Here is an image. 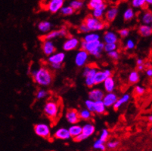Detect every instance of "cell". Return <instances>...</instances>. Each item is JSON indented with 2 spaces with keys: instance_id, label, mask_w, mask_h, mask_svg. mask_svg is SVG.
I'll return each mask as SVG.
<instances>
[{
  "instance_id": "ac0fdd59",
  "label": "cell",
  "mask_w": 152,
  "mask_h": 151,
  "mask_svg": "<svg viewBox=\"0 0 152 151\" xmlns=\"http://www.w3.org/2000/svg\"><path fill=\"white\" fill-rule=\"evenodd\" d=\"M54 138L58 140H62V141H67L71 138L70 131L68 128H59L55 131L53 135Z\"/></svg>"
},
{
  "instance_id": "816d5d0a",
  "label": "cell",
  "mask_w": 152,
  "mask_h": 151,
  "mask_svg": "<svg viewBox=\"0 0 152 151\" xmlns=\"http://www.w3.org/2000/svg\"><path fill=\"white\" fill-rule=\"evenodd\" d=\"M146 75H147V77H152V68L151 67H149L145 71Z\"/></svg>"
},
{
  "instance_id": "6da1fadb",
  "label": "cell",
  "mask_w": 152,
  "mask_h": 151,
  "mask_svg": "<svg viewBox=\"0 0 152 151\" xmlns=\"http://www.w3.org/2000/svg\"><path fill=\"white\" fill-rule=\"evenodd\" d=\"M30 75L34 82L42 87L49 86L54 80L53 72L45 65L32 70Z\"/></svg>"
},
{
  "instance_id": "8fae6325",
  "label": "cell",
  "mask_w": 152,
  "mask_h": 151,
  "mask_svg": "<svg viewBox=\"0 0 152 151\" xmlns=\"http://www.w3.org/2000/svg\"><path fill=\"white\" fill-rule=\"evenodd\" d=\"M65 119L67 123L70 124H78V123L80 121V115H79V111L77 109H73L70 108L67 110L65 113Z\"/></svg>"
},
{
  "instance_id": "9a60e30c",
  "label": "cell",
  "mask_w": 152,
  "mask_h": 151,
  "mask_svg": "<svg viewBox=\"0 0 152 151\" xmlns=\"http://www.w3.org/2000/svg\"><path fill=\"white\" fill-rule=\"evenodd\" d=\"M104 95H105L104 91H103L101 88H92L88 93V97H89V99L92 100L94 101H98L103 100Z\"/></svg>"
},
{
  "instance_id": "b9f144b4",
  "label": "cell",
  "mask_w": 152,
  "mask_h": 151,
  "mask_svg": "<svg viewBox=\"0 0 152 151\" xmlns=\"http://www.w3.org/2000/svg\"><path fill=\"white\" fill-rule=\"evenodd\" d=\"M130 34V30L128 28H123L118 31V35L122 39H126L129 36Z\"/></svg>"
},
{
  "instance_id": "11a10c76",
  "label": "cell",
  "mask_w": 152,
  "mask_h": 151,
  "mask_svg": "<svg viewBox=\"0 0 152 151\" xmlns=\"http://www.w3.org/2000/svg\"><path fill=\"white\" fill-rule=\"evenodd\" d=\"M145 2H146V4H147L148 5H152V0H145Z\"/></svg>"
},
{
  "instance_id": "ab89813d",
  "label": "cell",
  "mask_w": 152,
  "mask_h": 151,
  "mask_svg": "<svg viewBox=\"0 0 152 151\" xmlns=\"http://www.w3.org/2000/svg\"><path fill=\"white\" fill-rule=\"evenodd\" d=\"M109 136H110V132H109L108 130H107V128H104V129H102V131H101L99 138L101 141H102L103 142L105 143L106 141L108 140Z\"/></svg>"
},
{
  "instance_id": "d4e9b609",
  "label": "cell",
  "mask_w": 152,
  "mask_h": 151,
  "mask_svg": "<svg viewBox=\"0 0 152 151\" xmlns=\"http://www.w3.org/2000/svg\"><path fill=\"white\" fill-rule=\"evenodd\" d=\"M140 20L143 24L152 26V11L149 9H145L141 15Z\"/></svg>"
},
{
  "instance_id": "cb8c5ba5",
  "label": "cell",
  "mask_w": 152,
  "mask_h": 151,
  "mask_svg": "<svg viewBox=\"0 0 152 151\" xmlns=\"http://www.w3.org/2000/svg\"><path fill=\"white\" fill-rule=\"evenodd\" d=\"M138 33L142 37H148L152 35V26L147 24L139 25L138 28Z\"/></svg>"
},
{
  "instance_id": "3957f363",
  "label": "cell",
  "mask_w": 152,
  "mask_h": 151,
  "mask_svg": "<svg viewBox=\"0 0 152 151\" xmlns=\"http://www.w3.org/2000/svg\"><path fill=\"white\" fill-rule=\"evenodd\" d=\"M83 22L86 24L90 32L102 31L107 26V23L104 20L96 18L92 15H89L86 17Z\"/></svg>"
},
{
  "instance_id": "7c38bea8",
  "label": "cell",
  "mask_w": 152,
  "mask_h": 151,
  "mask_svg": "<svg viewBox=\"0 0 152 151\" xmlns=\"http://www.w3.org/2000/svg\"><path fill=\"white\" fill-rule=\"evenodd\" d=\"M102 43V42L101 40L89 42H84L82 40L80 42V48L86 50L87 52H89V55H91L92 52H95V50H97L100 47Z\"/></svg>"
},
{
  "instance_id": "ba28073f",
  "label": "cell",
  "mask_w": 152,
  "mask_h": 151,
  "mask_svg": "<svg viewBox=\"0 0 152 151\" xmlns=\"http://www.w3.org/2000/svg\"><path fill=\"white\" fill-rule=\"evenodd\" d=\"M67 30L64 27L58 29V30H51L45 35H43L41 37V39H49L53 40L56 38H61V37H66L67 36Z\"/></svg>"
},
{
  "instance_id": "8992f818",
  "label": "cell",
  "mask_w": 152,
  "mask_h": 151,
  "mask_svg": "<svg viewBox=\"0 0 152 151\" xmlns=\"http://www.w3.org/2000/svg\"><path fill=\"white\" fill-rule=\"evenodd\" d=\"M80 42H81L77 37L70 36L64 42L62 48L64 52H71L78 49L79 47H80Z\"/></svg>"
},
{
  "instance_id": "db71d44e",
  "label": "cell",
  "mask_w": 152,
  "mask_h": 151,
  "mask_svg": "<svg viewBox=\"0 0 152 151\" xmlns=\"http://www.w3.org/2000/svg\"><path fill=\"white\" fill-rule=\"evenodd\" d=\"M136 64L137 65L145 64V62H144L143 59H142V58H138L137 60H136Z\"/></svg>"
},
{
  "instance_id": "7402d4cb",
  "label": "cell",
  "mask_w": 152,
  "mask_h": 151,
  "mask_svg": "<svg viewBox=\"0 0 152 151\" xmlns=\"http://www.w3.org/2000/svg\"><path fill=\"white\" fill-rule=\"evenodd\" d=\"M87 7L89 9L92 11L96 8L107 7V5L106 4L105 0H89V2L87 3Z\"/></svg>"
},
{
  "instance_id": "8d00e7d4",
  "label": "cell",
  "mask_w": 152,
  "mask_h": 151,
  "mask_svg": "<svg viewBox=\"0 0 152 151\" xmlns=\"http://www.w3.org/2000/svg\"><path fill=\"white\" fill-rule=\"evenodd\" d=\"M48 95H49V91L44 89V88H40L36 93V98L37 100H42L46 98Z\"/></svg>"
},
{
  "instance_id": "7a4b0ae2",
  "label": "cell",
  "mask_w": 152,
  "mask_h": 151,
  "mask_svg": "<svg viewBox=\"0 0 152 151\" xmlns=\"http://www.w3.org/2000/svg\"><path fill=\"white\" fill-rule=\"evenodd\" d=\"M61 104L58 98H49L43 106V113L51 121H55L59 118L61 113Z\"/></svg>"
},
{
  "instance_id": "9c48e42d",
  "label": "cell",
  "mask_w": 152,
  "mask_h": 151,
  "mask_svg": "<svg viewBox=\"0 0 152 151\" xmlns=\"http://www.w3.org/2000/svg\"><path fill=\"white\" fill-rule=\"evenodd\" d=\"M41 49L45 56L49 57L56 52V47L52 40L42 39L41 44Z\"/></svg>"
},
{
  "instance_id": "4fadbf2b",
  "label": "cell",
  "mask_w": 152,
  "mask_h": 151,
  "mask_svg": "<svg viewBox=\"0 0 152 151\" xmlns=\"http://www.w3.org/2000/svg\"><path fill=\"white\" fill-rule=\"evenodd\" d=\"M112 76V71L110 69H104L103 70H98L95 75V85L103 84L104 80L109 77Z\"/></svg>"
},
{
  "instance_id": "30bf717a",
  "label": "cell",
  "mask_w": 152,
  "mask_h": 151,
  "mask_svg": "<svg viewBox=\"0 0 152 151\" xmlns=\"http://www.w3.org/2000/svg\"><path fill=\"white\" fill-rule=\"evenodd\" d=\"M118 14L119 9L117 6L111 5L110 7H107L105 14H104V20L107 23H112L117 18Z\"/></svg>"
},
{
  "instance_id": "d6986e66",
  "label": "cell",
  "mask_w": 152,
  "mask_h": 151,
  "mask_svg": "<svg viewBox=\"0 0 152 151\" xmlns=\"http://www.w3.org/2000/svg\"><path fill=\"white\" fill-rule=\"evenodd\" d=\"M95 131V126L93 125V123L87 122L83 125V131L82 135H83L86 139L89 138L92 135H94Z\"/></svg>"
},
{
  "instance_id": "484cf974",
  "label": "cell",
  "mask_w": 152,
  "mask_h": 151,
  "mask_svg": "<svg viewBox=\"0 0 152 151\" xmlns=\"http://www.w3.org/2000/svg\"><path fill=\"white\" fill-rule=\"evenodd\" d=\"M68 129L69 131H70V136H71V138L74 139L76 137L79 136V135L82 134L83 126H81L80 125L74 124L71 125L68 128Z\"/></svg>"
},
{
  "instance_id": "c3c4849f",
  "label": "cell",
  "mask_w": 152,
  "mask_h": 151,
  "mask_svg": "<svg viewBox=\"0 0 152 151\" xmlns=\"http://www.w3.org/2000/svg\"><path fill=\"white\" fill-rule=\"evenodd\" d=\"M63 66V63H51L49 64V68L52 70V71H57V70H60Z\"/></svg>"
},
{
  "instance_id": "7dc6e473",
  "label": "cell",
  "mask_w": 152,
  "mask_h": 151,
  "mask_svg": "<svg viewBox=\"0 0 152 151\" xmlns=\"http://www.w3.org/2000/svg\"><path fill=\"white\" fill-rule=\"evenodd\" d=\"M119 144H120V142L117 141H110L107 143V147L110 150L116 149L119 146Z\"/></svg>"
},
{
  "instance_id": "7bdbcfd3",
  "label": "cell",
  "mask_w": 152,
  "mask_h": 151,
  "mask_svg": "<svg viewBox=\"0 0 152 151\" xmlns=\"http://www.w3.org/2000/svg\"><path fill=\"white\" fill-rule=\"evenodd\" d=\"M125 48L127 50H133L135 48V42L132 39H127L125 42Z\"/></svg>"
},
{
  "instance_id": "680465c9",
  "label": "cell",
  "mask_w": 152,
  "mask_h": 151,
  "mask_svg": "<svg viewBox=\"0 0 152 151\" xmlns=\"http://www.w3.org/2000/svg\"><path fill=\"white\" fill-rule=\"evenodd\" d=\"M48 1H49V0H47V1H45V2H48Z\"/></svg>"
},
{
  "instance_id": "ee69618b",
  "label": "cell",
  "mask_w": 152,
  "mask_h": 151,
  "mask_svg": "<svg viewBox=\"0 0 152 151\" xmlns=\"http://www.w3.org/2000/svg\"><path fill=\"white\" fill-rule=\"evenodd\" d=\"M107 56L109 58H110L113 61H118L120 58V53L117 50L113 51V52H110L107 53Z\"/></svg>"
},
{
  "instance_id": "f546056e",
  "label": "cell",
  "mask_w": 152,
  "mask_h": 151,
  "mask_svg": "<svg viewBox=\"0 0 152 151\" xmlns=\"http://www.w3.org/2000/svg\"><path fill=\"white\" fill-rule=\"evenodd\" d=\"M106 106L104 104L103 101H98L95 104V113L98 115L104 114L106 113Z\"/></svg>"
},
{
  "instance_id": "f5cc1de1",
  "label": "cell",
  "mask_w": 152,
  "mask_h": 151,
  "mask_svg": "<svg viewBox=\"0 0 152 151\" xmlns=\"http://www.w3.org/2000/svg\"><path fill=\"white\" fill-rule=\"evenodd\" d=\"M145 64L143 65H137V70L138 71H143L145 70Z\"/></svg>"
},
{
  "instance_id": "f35d334b",
  "label": "cell",
  "mask_w": 152,
  "mask_h": 151,
  "mask_svg": "<svg viewBox=\"0 0 152 151\" xmlns=\"http://www.w3.org/2000/svg\"><path fill=\"white\" fill-rule=\"evenodd\" d=\"M95 101H92L91 99H87L86 100L85 102H84V104L86 109H88L89 110H90L92 113H95Z\"/></svg>"
},
{
  "instance_id": "83f0119b",
  "label": "cell",
  "mask_w": 152,
  "mask_h": 151,
  "mask_svg": "<svg viewBox=\"0 0 152 151\" xmlns=\"http://www.w3.org/2000/svg\"><path fill=\"white\" fill-rule=\"evenodd\" d=\"M100 35L97 32H89V33H86L84 35L83 41L86 42L97 41V40H100Z\"/></svg>"
},
{
  "instance_id": "74e56055",
  "label": "cell",
  "mask_w": 152,
  "mask_h": 151,
  "mask_svg": "<svg viewBox=\"0 0 152 151\" xmlns=\"http://www.w3.org/2000/svg\"><path fill=\"white\" fill-rule=\"evenodd\" d=\"M118 48V44L117 43H107L104 44V52H113V51H115L117 50Z\"/></svg>"
},
{
  "instance_id": "d590c367",
  "label": "cell",
  "mask_w": 152,
  "mask_h": 151,
  "mask_svg": "<svg viewBox=\"0 0 152 151\" xmlns=\"http://www.w3.org/2000/svg\"><path fill=\"white\" fill-rule=\"evenodd\" d=\"M93 148L95 150H99L101 151H104L106 149L105 143L101 141L99 138H98L93 144Z\"/></svg>"
},
{
  "instance_id": "1f68e13d",
  "label": "cell",
  "mask_w": 152,
  "mask_h": 151,
  "mask_svg": "<svg viewBox=\"0 0 152 151\" xmlns=\"http://www.w3.org/2000/svg\"><path fill=\"white\" fill-rule=\"evenodd\" d=\"M107 8V7H104V8L94 9V10L92 11V15L93 17H95V18H96L104 20V14H105Z\"/></svg>"
},
{
  "instance_id": "6f0895ef",
  "label": "cell",
  "mask_w": 152,
  "mask_h": 151,
  "mask_svg": "<svg viewBox=\"0 0 152 151\" xmlns=\"http://www.w3.org/2000/svg\"><path fill=\"white\" fill-rule=\"evenodd\" d=\"M150 131H151V134H152V127H151V129H150Z\"/></svg>"
},
{
  "instance_id": "bcb514c9",
  "label": "cell",
  "mask_w": 152,
  "mask_h": 151,
  "mask_svg": "<svg viewBox=\"0 0 152 151\" xmlns=\"http://www.w3.org/2000/svg\"><path fill=\"white\" fill-rule=\"evenodd\" d=\"M78 31L80 32V33H84V34H86V33H88L90 32L89 31V28H88V27L86 26V24L84 22H83V23H81L79 25Z\"/></svg>"
},
{
  "instance_id": "e0dca14e",
  "label": "cell",
  "mask_w": 152,
  "mask_h": 151,
  "mask_svg": "<svg viewBox=\"0 0 152 151\" xmlns=\"http://www.w3.org/2000/svg\"><path fill=\"white\" fill-rule=\"evenodd\" d=\"M118 98V96L114 91H113V92H106L102 101H103L106 107L108 108L114 107V104L116 103Z\"/></svg>"
},
{
  "instance_id": "5b68a950",
  "label": "cell",
  "mask_w": 152,
  "mask_h": 151,
  "mask_svg": "<svg viewBox=\"0 0 152 151\" xmlns=\"http://www.w3.org/2000/svg\"><path fill=\"white\" fill-rule=\"evenodd\" d=\"M89 59V53L87 52L86 50L79 49L75 55L74 58V63L76 66L78 67H84L88 63Z\"/></svg>"
},
{
  "instance_id": "4dcf8cb0",
  "label": "cell",
  "mask_w": 152,
  "mask_h": 151,
  "mask_svg": "<svg viewBox=\"0 0 152 151\" xmlns=\"http://www.w3.org/2000/svg\"><path fill=\"white\" fill-rule=\"evenodd\" d=\"M140 80V75L138 70H132L128 76V82L130 84H136Z\"/></svg>"
},
{
  "instance_id": "4316f807",
  "label": "cell",
  "mask_w": 152,
  "mask_h": 151,
  "mask_svg": "<svg viewBox=\"0 0 152 151\" xmlns=\"http://www.w3.org/2000/svg\"><path fill=\"white\" fill-rule=\"evenodd\" d=\"M135 17V12L134 11L133 8L132 7H129L127 8L125 11H124V14H123V18H124V20L126 22L131 21L134 19V18Z\"/></svg>"
},
{
  "instance_id": "d6a6232c",
  "label": "cell",
  "mask_w": 152,
  "mask_h": 151,
  "mask_svg": "<svg viewBox=\"0 0 152 151\" xmlns=\"http://www.w3.org/2000/svg\"><path fill=\"white\" fill-rule=\"evenodd\" d=\"M85 2L84 0H71L69 3V5L74 8V10L75 12H78V11L81 10L83 8Z\"/></svg>"
},
{
  "instance_id": "f6af8a7d",
  "label": "cell",
  "mask_w": 152,
  "mask_h": 151,
  "mask_svg": "<svg viewBox=\"0 0 152 151\" xmlns=\"http://www.w3.org/2000/svg\"><path fill=\"white\" fill-rule=\"evenodd\" d=\"M145 88L142 85H135V87L134 88V93L135 95L140 96V95L145 94Z\"/></svg>"
},
{
  "instance_id": "836d02e7",
  "label": "cell",
  "mask_w": 152,
  "mask_h": 151,
  "mask_svg": "<svg viewBox=\"0 0 152 151\" xmlns=\"http://www.w3.org/2000/svg\"><path fill=\"white\" fill-rule=\"evenodd\" d=\"M63 16H71L75 13V11L70 5H64L59 12Z\"/></svg>"
},
{
  "instance_id": "2e32d148",
  "label": "cell",
  "mask_w": 152,
  "mask_h": 151,
  "mask_svg": "<svg viewBox=\"0 0 152 151\" xmlns=\"http://www.w3.org/2000/svg\"><path fill=\"white\" fill-rule=\"evenodd\" d=\"M65 53L62 52H55L52 55L47 58V62L49 64L51 63H63L65 60Z\"/></svg>"
},
{
  "instance_id": "277c9868",
  "label": "cell",
  "mask_w": 152,
  "mask_h": 151,
  "mask_svg": "<svg viewBox=\"0 0 152 151\" xmlns=\"http://www.w3.org/2000/svg\"><path fill=\"white\" fill-rule=\"evenodd\" d=\"M34 132L37 136L44 139H49L51 138V127L46 123H37L34 126Z\"/></svg>"
},
{
  "instance_id": "91938a15",
  "label": "cell",
  "mask_w": 152,
  "mask_h": 151,
  "mask_svg": "<svg viewBox=\"0 0 152 151\" xmlns=\"http://www.w3.org/2000/svg\"><path fill=\"white\" fill-rule=\"evenodd\" d=\"M44 1H45H45H47V0H44Z\"/></svg>"
},
{
  "instance_id": "f907efd6",
  "label": "cell",
  "mask_w": 152,
  "mask_h": 151,
  "mask_svg": "<svg viewBox=\"0 0 152 151\" xmlns=\"http://www.w3.org/2000/svg\"><path fill=\"white\" fill-rule=\"evenodd\" d=\"M74 141H76V142H81V141H84V140H86V138H84L83 135L82 134H81V135H79V136L76 137L75 138H74Z\"/></svg>"
},
{
  "instance_id": "f1b7e54d",
  "label": "cell",
  "mask_w": 152,
  "mask_h": 151,
  "mask_svg": "<svg viewBox=\"0 0 152 151\" xmlns=\"http://www.w3.org/2000/svg\"><path fill=\"white\" fill-rule=\"evenodd\" d=\"M92 113H93L92 112H91L90 110H89L86 108L81 109L79 111L80 118L81 120H83V121H89V120H92Z\"/></svg>"
},
{
  "instance_id": "603a6c76",
  "label": "cell",
  "mask_w": 152,
  "mask_h": 151,
  "mask_svg": "<svg viewBox=\"0 0 152 151\" xmlns=\"http://www.w3.org/2000/svg\"><path fill=\"white\" fill-rule=\"evenodd\" d=\"M130 98H131V95L129 93H125L124 95H123L121 98H119L118 99H117L116 103L114 104V107H113L114 110H118L119 109L123 106V105L126 104L127 102H129Z\"/></svg>"
},
{
  "instance_id": "e575fe53",
  "label": "cell",
  "mask_w": 152,
  "mask_h": 151,
  "mask_svg": "<svg viewBox=\"0 0 152 151\" xmlns=\"http://www.w3.org/2000/svg\"><path fill=\"white\" fill-rule=\"evenodd\" d=\"M131 1V6L133 8H143L147 6L145 0H130Z\"/></svg>"
},
{
  "instance_id": "44dd1931",
  "label": "cell",
  "mask_w": 152,
  "mask_h": 151,
  "mask_svg": "<svg viewBox=\"0 0 152 151\" xmlns=\"http://www.w3.org/2000/svg\"><path fill=\"white\" fill-rule=\"evenodd\" d=\"M52 23L50 21H48V20H42V21L39 22L38 24H37V29L43 35H45L46 33L50 32L52 30Z\"/></svg>"
},
{
  "instance_id": "681fc988",
  "label": "cell",
  "mask_w": 152,
  "mask_h": 151,
  "mask_svg": "<svg viewBox=\"0 0 152 151\" xmlns=\"http://www.w3.org/2000/svg\"><path fill=\"white\" fill-rule=\"evenodd\" d=\"M92 64H86L85 66L83 67V76L84 77H86L88 75V73H89L90 71L91 68H92Z\"/></svg>"
},
{
  "instance_id": "ffe728a7",
  "label": "cell",
  "mask_w": 152,
  "mask_h": 151,
  "mask_svg": "<svg viewBox=\"0 0 152 151\" xmlns=\"http://www.w3.org/2000/svg\"><path fill=\"white\" fill-rule=\"evenodd\" d=\"M104 90L105 92H113L116 88V81L113 77H109L103 82Z\"/></svg>"
},
{
  "instance_id": "9f6ffc18",
  "label": "cell",
  "mask_w": 152,
  "mask_h": 151,
  "mask_svg": "<svg viewBox=\"0 0 152 151\" xmlns=\"http://www.w3.org/2000/svg\"><path fill=\"white\" fill-rule=\"evenodd\" d=\"M148 120L149 122H151V123H152V115H150V116L148 117Z\"/></svg>"
},
{
  "instance_id": "5bb4252c",
  "label": "cell",
  "mask_w": 152,
  "mask_h": 151,
  "mask_svg": "<svg viewBox=\"0 0 152 151\" xmlns=\"http://www.w3.org/2000/svg\"><path fill=\"white\" fill-rule=\"evenodd\" d=\"M103 42L107 43H118L119 36L116 32L113 30H107L103 34Z\"/></svg>"
},
{
  "instance_id": "52a82bcc",
  "label": "cell",
  "mask_w": 152,
  "mask_h": 151,
  "mask_svg": "<svg viewBox=\"0 0 152 151\" xmlns=\"http://www.w3.org/2000/svg\"><path fill=\"white\" fill-rule=\"evenodd\" d=\"M64 5V0H49L45 3V10L51 14H56L60 12Z\"/></svg>"
},
{
  "instance_id": "60d3db41",
  "label": "cell",
  "mask_w": 152,
  "mask_h": 151,
  "mask_svg": "<svg viewBox=\"0 0 152 151\" xmlns=\"http://www.w3.org/2000/svg\"><path fill=\"white\" fill-rule=\"evenodd\" d=\"M85 85H86L88 88H93L95 85V79L93 77H89V76H87L85 77Z\"/></svg>"
}]
</instances>
